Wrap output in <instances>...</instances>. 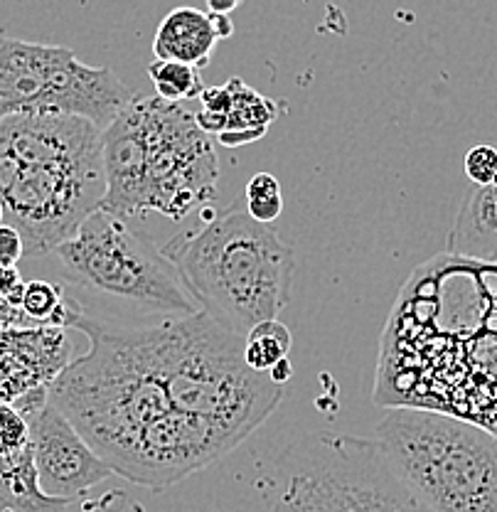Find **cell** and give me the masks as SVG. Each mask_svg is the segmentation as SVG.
Masks as SVG:
<instances>
[{"label": "cell", "instance_id": "cell-1", "mask_svg": "<svg viewBox=\"0 0 497 512\" xmlns=\"http://www.w3.org/2000/svg\"><path fill=\"white\" fill-rule=\"evenodd\" d=\"M67 328L87 355L47 384L50 399L121 476L163 490L249 439L283 389L244 362V338L205 311L146 328H109L74 303Z\"/></svg>", "mask_w": 497, "mask_h": 512}, {"label": "cell", "instance_id": "cell-2", "mask_svg": "<svg viewBox=\"0 0 497 512\" xmlns=\"http://www.w3.org/2000/svg\"><path fill=\"white\" fill-rule=\"evenodd\" d=\"M104 195V128L92 119L18 114L0 121V205L25 252H55Z\"/></svg>", "mask_w": 497, "mask_h": 512}, {"label": "cell", "instance_id": "cell-3", "mask_svg": "<svg viewBox=\"0 0 497 512\" xmlns=\"http://www.w3.org/2000/svg\"><path fill=\"white\" fill-rule=\"evenodd\" d=\"M101 207L128 217L158 212L185 220L217 195L219 158L210 133L183 104L136 94L104 128Z\"/></svg>", "mask_w": 497, "mask_h": 512}, {"label": "cell", "instance_id": "cell-4", "mask_svg": "<svg viewBox=\"0 0 497 512\" xmlns=\"http://www.w3.org/2000/svg\"><path fill=\"white\" fill-rule=\"evenodd\" d=\"M163 252L197 308L237 338L279 318L291 301L296 254L271 224L256 222L247 210L207 217Z\"/></svg>", "mask_w": 497, "mask_h": 512}, {"label": "cell", "instance_id": "cell-5", "mask_svg": "<svg viewBox=\"0 0 497 512\" xmlns=\"http://www.w3.org/2000/svg\"><path fill=\"white\" fill-rule=\"evenodd\" d=\"M374 439L431 512H497V436L473 421L389 407Z\"/></svg>", "mask_w": 497, "mask_h": 512}, {"label": "cell", "instance_id": "cell-6", "mask_svg": "<svg viewBox=\"0 0 497 512\" xmlns=\"http://www.w3.org/2000/svg\"><path fill=\"white\" fill-rule=\"evenodd\" d=\"M271 512H431L411 493L379 441L352 434L303 436L276 461Z\"/></svg>", "mask_w": 497, "mask_h": 512}, {"label": "cell", "instance_id": "cell-7", "mask_svg": "<svg viewBox=\"0 0 497 512\" xmlns=\"http://www.w3.org/2000/svg\"><path fill=\"white\" fill-rule=\"evenodd\" d=\"M74 284L136 303L170 318L192 316L197 303L185 291L170 256L124 217L94 210L77 232L52 252Z\"/></svg>", "mask_w": 497, "mask_h": 512}, {"label": "cell", "instance_id": "cell-8", "mask_svg": "<svg viewBox=\"0 0 497 512\" xmlns=\"http://www.w3.org/2000/svg\"><path fill=\"white\" fill-rule=\"evenodd\" d=\"M133 96L116 72L89 67L69 47L0 35V121L74 114L106 128Z\"/></svg>", "mask_w": 497, "mask_h": 512}, {"label": "cell", "instance_id": "cell-9", "mask_svg": "<svg viewBox=\"0 0 497 512\" xmlns=\"http://www.w3.org/2000/svg\"><path fill=\"white\" fill-rule=\"evenodd\" d=\"M15 407L28 419L30 448L40 485L52 498H72L114 476L109 463L87 444L77 426L50 399L47 384L15 399Z\"/></svg>", "mask_w": 497, "mask_h": 512}, {"label": "cell", "instance_id": "cell-10", "mask_svg": "<svg viewBox=\"0 0 497 512\" xmlns=\"http://www.w3.org/2000/svg\"><path fill=\"white\" fill-rule=\"evenodd\" d=\"M74 345L64 328H0V404L50 384L69 365Z\"/></svg>", "mask_w": 497, "mask_h": 512}, {"label": "cell", "instance_id": "cell-11", "mask_svg": "<svg viewBox=\"0 0 497 512\" xmlns=\"http://www.w3.org/2000/svg\"><path fill=\"white\" fill-rule=\"evenodd\" d=\"M202 109L197 111V124L210 136H217L224 146H244L259 141L269 126L286 111L281 101L254 92L239 77L229 79L222 87L202 89Z\"/></svg>", "mask_w": 497, "mask_h": 512}, {"label": "cell", "instance_id": "cell-12", "mask_svg": "<svg viewBox=\"0 0 497 512\" xmlns=\"http://www.w3.org/2000/svg\"><path fill=\"white\" fill-rule=\"evenodd\" d=\"M448 254L497 264V178L490 185H473L463 197L448 234Z\"/></svg>", "mask_w": 497, "mask_h": 512}, {"label": "cell", "instance_id": "cell-13", "mask_svg": "<svg viewBox=\"0 0 497 512\" xmlns=\"http://www.w3.org/2000/svg\"><path fill=\"white\" fill-rule=\"evenodd\" d=\"M217 42L219 35L212 15L183 5V8L170 10L158 25L153 55L156 60H175L202 69L210 64Z\"/></svg>", "mask_w": 497, "mask_h": 512}, {"label": "cell", "instance_id": "cell-14", "mask_svg": "<svg viewBox=\"0 0 497 512\" xmlns=\"http://www.w3.org/2000/svg\"><path fill=\"white\" fill-rule=\"evenodd\" d=\"M69 500L42 490L32 448L0 456V512H64Z\"/></svg>", "mask_w": 497, "mask_h": 512}, {"label": "cell", "instance_id": "cell-15", "mask_svg": "<svg viewBox=\"0 0 497 512\" xmlns=\"http://www.w3.org/2000/svg\"><path fill=\"white\" fill-rule=\"evenodd\" d=\"M291 345V330L279 318L264 320V323L254 325L244 338V362L259 375H269L276 362L288 357Z\"/></svg>", "mask_w": 497, "mask_h": 512}, {"label": "cell", "instance_id": "cell-16", "mask_svg": "<svg viewBox=\"0 0 497 512\" xmlns=\"http://www.w3.org/2000/svg\"><path fill=\"white\" fill-rule=\"evenodd\" d=\"M148 77H151L156 94L165 101H175L183 104L185 99H195L202 94L205 84H202L200 69L192 64L175 62V60H156L148 64Z\"/></svg>", "mask_w": 497, "mask_h": 512}, {"label": "cell", "instance_id": "cell-17", "mask_svg": "<svg viewBox=\"0 0 497 512\" xmlns=\"http://www.w3.org/2000/svg\"><path fill=\"white\" fill-rule=\"evenodd\" d=\"M247 212L256 222L271 224L283 212V192L281 183L271 173H256L249 178L247 188Z\"/></svg>", "mask_w": 497, "mask_h": 512}, {"label": "cell", "instance_id": "cell-18", "mask_svg": "<svg viewBox=\"0 0 497 512\" xmlns=\"http://www.w3.org/2000/svg\"><path fill=\"white\" fill-rule=\"evenodd\" d=\"M64 306L62 288L52 281H28L23 293V313L32 325H55L57 313Z\"/></svg>", "mask_w": 497, "mask_h": 512}, {"label": "cell", "instance_id": "cell-19", "mask_svg": "<svg viewBox=\"0 0 497 512\" xmlns=\"http://www.w3.org/2000/svg\"><path fill=\"white\" fill-rule=\"evenodd\" d=\"M30 446L28 419L15 404H0V456H10Z\"/></svg>", "mask_w": 497, "mask_h": 512}, {"label": "cell", "instance_id": "cell-20", "mask_svg": "<svg viewBox=\"0 0 497 512\" xmlns=\"http://www.w3.org/2000/svg\"><path fill=\"white\" fill-rule=\"evenodd\" d=\"M463 168L473 185H490L497 178V148L485 146V143L470 148L463 160Z\"/></svg>", "mask_w": 497, "mask_h": 512}, {"label": "cell", "instance_id": "cell-21", "mask_svg": "<svg viewBox=\"0 0 497 512\" xmlns=\"http://www.w3.org/2000/svg\"><path fill=\"white\" fill-rule=\"evenodd\" d=\"M25 256V242L13 224H0V266H18Z\"/></svg>", "mask_w": 497, "mask_h": 512}, {"label": "cell", "instance_id": "cell-22", "mask_svg": "<svg viewBox=\"0 0 497 512\" xmlns=\"http://www.w3.org/2000/svg\"><path fill=\"white\" fill-rule=\"evenodd\" d=\"M25 281L20 276L18 266H0V296L15 308H23Z\"/></svg>", "mask_w": 497, "mask_h": 512}, {"label": "cell", "instance_id": "cell-23", "mask_svg": "<svg viewBox=\"0 0 497 512\" xmlns=\"http://www.w3.org/2000/svg\"><path fill=\"white\" fill-rule=\"evenodd\" d=\"M266 377H269V380L274 382V384H279V387H281V384H286V382L293 377V365H291V360H288V357H283L281 362H276V365L271 367L269 375H266Z\"/></svg>", "mask_w": 497, "mask_h": 512}, {"label": "cell", "instance_id": "cell-24", "mask_svg": "<svg viewBox=\"0 0 497 512\" xmlns=\"http://www.w3.org/2000/svg\"><path fill=\"white\" fill-rule=\"evenodd\" d=\"M210 15H212V23H215L219 40H227V37L234 35V23L229 20V15H219V13H210Z\"/></svg>", "mask_w": 497, "mask_h": 512}, {"label": "cell", "instance_id": "cell-25", "mask_svg": "<svg viewBox=\"0 0 497 512\" xmlns=\"http://www.w3.org/2000/svg\"><path fill=\"white\" fill-rule=\"evenodd\" d=\"M244 0H207V8L210 13H219V15H229L232 10H237Z\"/></svg>", "mask_w": 497, "mask_h": 512}, {"label": "cell", "instance_id": "cell-26", "mask_svg": "<svg viewBox=\"0 0 497 512\" xmlns=\"http://www.w3.org/2000/svg\"><path fill=\"white\" fill-rule=\"evenodd\" d=\"M0 224H3V205H0Z\"/></svg>", "mask_w": 497, "mask_h": 512}]
</instances>
